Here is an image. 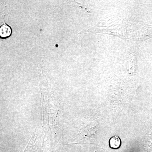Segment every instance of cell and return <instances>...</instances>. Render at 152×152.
Segmentation results:
<instances>
[{"instance_id": "6da1fadb", "label": "cell", "mask_w": 152, "mask_h": 152, "mask_svg": "<svg viewBox=\"0 0 152 152\" xmlns=\"http://www.w3.org/2000/svg\"><path fill=\"white\" fill-rule=\"evenodd\" d=\"M12 34V29L11 27L4 23L0 26V37L1 38L5 39L10 37Z\"/></svg>"}, {"instance_id": "7a4b0ae2", "label": "cell", "mask_w": 152, "mask_h": 152, "mask_svg": "<svg viewBox=\"0 0 152 152\" xmlns=\"http://www.w3.org/2000/svg\"><path fill=\"white\" fill-rule=\"evenodd\" d=\"M111 148L113 149L118 148L121 145V141L118 136H115L112 137L109 142Z\"/></svg>"}]
</instances>
